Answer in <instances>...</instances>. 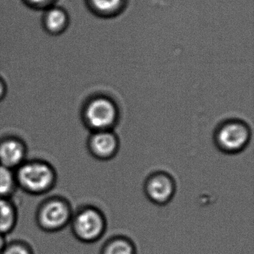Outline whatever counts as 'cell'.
<instances>
[{
    "instance_id": "2e32d148",
    "label": "cell",
    "mask_w": 254,
    "mask_h": 254,
    "mask_svg": "<svg viewBox=\"0 0 254 254\" xmlns=\"http://www.w3.org/2000/svg\"><path fill=\"white\" fill-rule=\"evenodd\" d=\"M5 85L2 79H0V100L3 98L5 94Z\"/></svg>"
},
{
    "instance_id": "3957f363",
    "label": "cell",
    "mask_w": 254,
    "mask_h": 254,
    "mask_svg": "<svg viewBox=\"0 0 254 254\" xmlns=\"http://www.w3.org/2000/svg\"><path fill=\"white\" fill-rule=\"evenodd\" d=\"M251 128L240 120L222 122L215 129L214 141L217 148L226 154H237L247 148L251 139Z\"/></svg>"
},
{
    "instance_id": "277c9868",
    "label": "cell",
    "mask_w": 254,
    "mask_h": 254,
    "mask_svg": "<svg viewBox=\"0 0 254 254\" xmlns=\"http://www.w3.org/2000/svg\"><path fill=\"white\" fill-rule=\"evenodd\" d=\"M72 230L76 239L84 243L97 242L105 234L107 221L103 212L95 207L81 208L72 218Z\"/></svg>"
},
{
    "instance_id": "e0dca14e",
    "label": "cell",
    "mask_w": 254,
    "mask_h": 254,
    "mask_svg": "<svg viewBox=\"0 0 254 254\" xmlns=\"http://www.w3.org/2000/svg\"><path fill=\"white\" fill-rule=\"evenodd\" d=\"M28 1L33 5H41L50 2V0H28Z\"/></svg>"
},
{
    "instance_id": "6da1fadb",
    "label": "cell",
    "mask_w": 254,
    "mask_h": 254,
    "mask_svg": "<svg viewBox=\"0 0 254 254\" xmlns=\"http://www.w3.org/2000/svg\"><path fill=\"white\" fill-rule=\"evenodd\" d=\"M17 185L30 194H41L50 191L56 181L54 169L44 161L32 160L20 165L15 173Z\"/></svg>"
},
{
    "instance_id": "8fae6325",
    "label": "cell",
    "mask_w": 254,
    "mask_h": 254,
    "mask_svg": "<svg viewBox=\"0 0 254 254\" xmlns=\"http://www.w3.org/2000/svg\"><path fill=\"white\" fill-rule=\"evenodd\" d=\"M93 11L105 17L118 15L124 9L126 0H88Z\"/></svg>"
},
{
    "instance_id": "ba28073f",
    "label": "cell",
    "mask_w": 254,
    "mask_h": 254,
    "mask_svg": "<svg viewBox=\"0 0 254 254\" xmlns=\"http://www.w3.org/2000/svg\"><path fill=\"white\" fill-rule=\"evenodd\" d=\"M25 144L15 137L5 138L0 142V165L8 169L18 168L25 162Z\"/></svg>"
},
{
    "instance_id": "30bf717a",
    "label": "cell",
    "mask_w": 254,
    "mask_h": 254,
    "mask_svg": "<svg viewBox=\"0 0 254 254\" xmlns=\"http://www.w3.org/2000/svg\"><path fill=\"white\" fill-rule=\"evenodd\" d=\"M17 220V210L12 202L8 198H0V233L5 236L12 231Z\"/></svg>"
},
{
    "instance_id": "52a82bcc",
    "label": "cell",
    "mask_w": 254,
    "mask_h": 254,
    "mask_svg": "<svg viewBox=\"0 0 254 254\" xmlns=\"http://www.w3.org/2000/svg\"><path fill=\"white\" fill-rule=\"evenodd\" d=\"M90 154L102 160L113 158L120 148V139L114 130L92 132L87 142Z\"/></svg>"
},
{
    "instance_id": "8992f818",
    "label": "cell",
    "mask_w": 254,
    "mask_h": 254,
    "mask_svg": "<svg viewBox=\"0 0 254 254\" xmlns=\"http://www.w3.org/2000/svg\"><path fill=\"white\" fill-rule=\"evenodd\" d=\"M145 195L152 203L165 205L171 201L176 191V184L167 172H156L150 175L144 184Z\"/></svg>"
},
{
    "instance_id": "7a4b0ae2",
    "label": "cell",
    "mask_w": 254,
    "mask_h": 254,
    "mask_svg": "<svg viewBox=\"0 0 254 254\" xmlns=\"http://www.w3.org/2000/svg\"><path fill=\"white\" fill-rule=\"evenodd\" d=\"M83 119L92 132L113 130L120 120V109L111 98L96 96L86 105Z\"/></svg>"
},
{
    "instance_id": "9c48e42d",
    "label": "cell",
    "mask_w": 254,
    "mask_h": 254,
    "mask_svg": "<svg viewBox=\"0 0 254 254\" xmlns=\"http://www.w3.org/2000/svg\"><path fill=\"white\" fill-rule=\"evenodd\" d=\"M100 254H136V248L131 239L125 236H115L108 239Z\"/></svg>"
},
{
    "instance_id": "5bb4252c",
    "label": "cell",
    "mask_w": 254,
    "mask_h": 254,
    "mask_svg": "<svg viewBox=\"0 0 254 254\" xmlns=\"http://www.w3.org/2000/svg\"><path fill=\"white\" fill-rule=\"evenodd\" d=\"M2 254H35L32 248L26 243L14 242L7 244Z\"/></svg>"
},
{
    "instance_id": "5b68a950",
    "label": "cell",
    "mask_w": 254,
    "mask_h": 254,
    "mask_svg": "<svg viewBox=\"0 0 254 254\" xmlns=\"http://www.w3.org/2000/svg\"><path fill=\"white\" fill-rule=\"evenodd\" d=\"M72 218L70 206L61 198H52L44 202L37 215L39 227L48 232L62 230L70 222Z\"/></svg>"
},
{
    "instance_id": "4fadbf2b",
    "label": "cell",
    "mask_w": 254,
    "mask_h": 254,
    "mask_svg": "<svg viewBox=\"0 0 254 254\" xmlns=\"http://www.w3.org/2000/svg\"><path fill=\"white\" fill-rule=\"evenodd\" d=\"M16 185L15 173L12 169L0 165V198H8Z\"/></svg>"
},
{
    "instance_id": "7c38bea8",
    "label": "cell",
    "mask_w": 254,
    "mask_h": 254,
    "mask_svg": "<svg viewBox=\"0 0 254 254\" xmlns=\"http://www.w3.org/2000/svg\"><path fill=\"white\" fill-rule=\"evenodd\" d=\"M67 16L61 8H51L47 11L45 17V25L47 29L53 32H60L66 27Z\"/></svg>"
},
{
    "instance_id": "9a60e30c",
    "label": "cell",
    "mask_w": 254,
    "mask_h": 254,
    "mask_svg": "<svg viewBox=\"0 0 254 254\" xmlns=\"http://www.w3.org/2000/svg\"><path fill=\"white\" fill-rule=\"evenodd\" d=\"M6 245L7 242L5 240V236L0 233V254H2V251L5 249Z\"/></svg>"
}]
</instances>
